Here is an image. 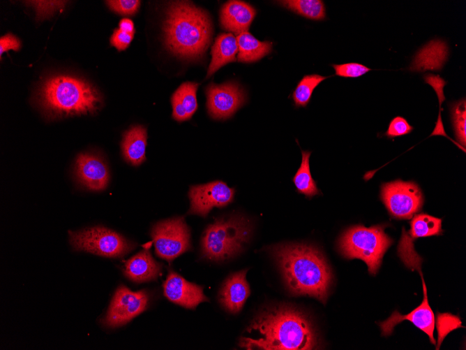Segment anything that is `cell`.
Instances as JSON below:
<instances>
[{"mask_svg":"<svg viewBox=\"0 0 466 350\" xmlns=\"http://www.w3.org/2000/svg\"><path fill=\"white\" fill-rule=\"evenodd\" d=\"M70 242L77 250L107 257H121L135 245L121 234L103 226L69 231Z\"/></svg>","mask_w":466,"mask_h":350,"instance_id":"52a82bcc","label":"cell"},{"mask_svg":"<svg viewBox=\"0 0 466 350\" xmlns=\"http://www.w3.org/2000/svg\"><path fill=\"white\" fill-rule=\"evenodd\" d=\"M421 274L423 298L419 306L413 309L411 312L407 314H401L398 311H394L391 315L385 321L379 322L378 324L382 330V335L384 336L390 335L393 331L394 327L404 320L411 321L416 327L426 333L432 344H435L436 342L433 337V331L435 328V315L430 307L426 286L423 277L421 272Z\"/></svg>","mask_w":466,"mask_h":350,"instance_id":"5bb4252c","label":"cell"},{"mask_svg":"<svg viewBox=\"0 0 466 350\" xmlns=\"http://www.w3.org/2000/svg\"><path fill=\"white\" fill-rule=\"evenodd\" d=\"M133 36L134 34H130L120 29H116L110 37V44L119 51L124 50L129 46L133 39Z\"/></svg>","mask_w":466,"mask_h":350,"instance_id":"d6a6232c","label":"cell"},{"mask_svg":"<svg viewBox=\"0 0 466 350\" xmlns=\"http://www.w3.org/2000/svg\"><path fill=\"white\" fill-rule=\"evenodd\" d=\"M146 138V130L140 125L134 126L125 132L121 142V150L128 163L139 166L145 160Z\"/></svg>","mask_w":466,"mask_h":350,"instance_id":"44dd1931","label":"cell"},{"mask_svg":"<svg viewBox=\"0 0 466 350\" xmlns=\"http://www.w3.org/2000/svg\"><path fill=\"white\" fill-rule=\"evenodd\" d=\"M207 110L216 119L231 117L246 101L244 91L235 82L209 84L206 88Z\"/></svg>","mask_w":466,"mask_h":350,"instance_id":"4fadbf2b","label":"cell"},{"mask_svg":"<svg viewBox=\"0 0 466 350\" xmlns=\"http://www.w3.org/2000/svg\"><path fill=\"white\" fill-rule=\"evenodd\" d=\"M161 271V265L156 262L147 249L142 250L129 258L124 265V274L135 282L155 279Z\"/></svg>","mask_w":466,"mask_h":350,"instance_id":"d6986e66","label":"cell"},{"mask_svg":"<svg viewBox=\"0 0 466 350\" xmlns=\"http://www.w3.org/2000/svg\"><path fill=\"white\" fill-rule=\"evenodd\" d=\"M248 330H255L260 336L241 338L239 345L246 349L310 350L318 344L312 321L292 305H275L260 311Z\"/></svg>","mask_w":466,"mask_h":350,"instance_id":"6da1fadb","label":"cell"},{"mask_svg":"<svg viewBox=\"0 0 466 350\" xmlns=\"http://www.w3.org/2000/svg\"><path fill=\"white\" fill-rule=\"evenodd\" d=\"M413 129L404 117L397 116L391 119L384 135L388 138L402 136L411 133Z\"/></svg>","mask_w":466,"mask_h":350,"instance_id":"4dcf8cb0","label":"cell"},{"mask_svg":"<svg viewBox=\"0 0 466 350\" xmlns=\"http://www.w3.org/2000/svg\"><path fill=\"white\" fill-rule=\"evenodd\" d=\"M327 78L318 74L304 75L293 92L292 97L295 105L306 107L310 102L315 87Z\"/></svg>","mask_w":466,"mask_h":350,"instance_id":"484cf974","label":"cell"},{"mask_svg":"<svg viewBox=\"0 0 466 350\" xmlns=\"http://www.w3.org/2000/svg\"><path fill=\"white\" fill-rule=\"evenodd\" d=\"M279 3L287 9L313 20L326 18L325 5L320 0H285Z\"/></svg>","mask_w":466,"mask_h":350,"instance_id":"d4e9b609","label":"cell"},{"mask_svg":"<svg viewBox=\"0 0 466 350\" xmlns=\"http://www.w3.org/2000/svg\"><path fill=\"white\" fill-rule=\"evenodd\" d=\"M436 323L438 333L437 349H439L448 333L463 327L460 318L449 313H438Z\"/></svg>","mask_w":466,"mask_h":350,"instance_id":"83f0119b","label":"cell"},{"mask_svg":"<svg viewBox=\"0 0 466 350\" xmlns=\"http://www.w3.org/2000/svg\"><path fill=\"white\" fill-rule=\"evenodd\" d=\"M381 199L391 215L400 219H412L423 205L419 185L400 180L382 184Z\"/></svg>","mask_w":466,"mask_h":350,"instance_id":"9c48e42d","label":"cell"},{"mask_svg":"<svg viewBox=\"0 0 466 350\" xmlns=\"http://www.w3.org/2000/svg\"><path fill=\"white\" fill-rule=\"evenodd\" d=\"M455 137L465 151L466 145V103L465 99L452 103L450 108Z\"/></svg>","mask_w":466,"mask_h":350,"instance_id":"4316f807","label":"cell"},{"mask_svg":"<svg viewBox=\"0 0 466 350\" xmlns=\"http://www.w3.org/2000/svg\"><path fill=\"white\" fill-rule=\"evenodd\" d=\"M198 83L184 82L173 94L171 101L172 117L182 122L190 119L197 108L196 92Z\"/></svg>","mask_w":466,"mask_h":350,"instance_id":"ffe728a7","label":"cell"},{"mask_svg":"<svg viewBox=\"0 0 466 350\" xmlns=\"http://www.w3.org/2000/svg\"><path fill=\"white\" fill-rule=\"evenodd\" d=\"M151 235L156 254L168 261L191 248L190 229L182 217L156 223Z\"/></svg>","mask_w":466,"mask_h":350,"instance_id":"ba28073f","label":"cell"},{"mask_svg":"<svg viewBox=\"0 0 466 350\" xmlns=\"http://www.w3.org/2000/svg\"><path fill=\"white\" fill-rule=\"evenodd\" d=\"M442 219L421 213L414 216L410 221V230L404 228L398 246V254L404 264L411 270L421 271L422 258L414 249L413 242L419 238L442 234Z\"/></svg>","mask_w":466,"mask_h":350,"instance_id":"30bf717a","label":"cell"},{"mask_svg":"<svg viewBox=\"0 0 466 350\" xmlns=\"http://www.w3.org/2000/svg\"><path fill=\"white\" fill-rule=\"evenodd\" d=\"M75 171L78 182L89 190H103L110 180L107 166L96 154H79L75 161Z\"/></svg>","mask_w":466,"mask_h":350,"instance_id":"9a60e30c","label":"cell"},{"mask_svg":"<svg viewBox=\"0 0 466 350\" xmlns=\"http://www.w3.org/2000/svg\"><path fill=\"white\" fill-rule=\"evenodd\" d=\"M164 41L176 56L200 59L211 41L213 29L209 14L188 1H174L163 24Z\"/></svg>","mask_w":466,"mask_h":350,"instance_id":"3957f363","label":"cell"},{"mask_svg":"<svg viewBox=\"0 0 466 350\" xmlns=\"http://www.w3.org/2000/svg\"><path fill=\"white\" fill-rule=\"evenodd\" d=\"M238 51L236 37L231 33L219 34L212 46V59L208 68L207 78L224 65L235 61Z\"/></svg>","mask_w":466,"mask_h":350,"instance_id":"7402d4cb","label":"cell"},{"mask_svg":"<svg viewBox=\"0 0 466 350\" xmlns=\"http://www.w3.org/2000/svg\"><path fill=\"white\" fill-rule=\"evenodd\" d=\"M119 29L130 34L135 33L134 24L132 20L128 18L121 19L119 23Z\"/></svg>","mask_w":466,"mask_h":350,"instance_id":"e575fe53","label":"cell"},{"mask_svg":"<svg viewBox=\"0 0 466 350\" xmlns=\"http://www.w3.org/2000/svg\"><path fill=\"white\" fill-rule=\"evenodd\" d=\"M149 300L146 291L135 292L121 285L115 291L103 321L112 328L126 324L147 308Z\"/></svg>","mask_w":466,"mask_h":350,"instance_id":"8fae6325","label":"cell"},{"mask_svg":"<svg viewBox=\"0 0 466 350\" xmlns=\"http://www.w3.org/2000/svg\"><path fill=\"white\" fill-rule=\"evenodd\" d=\"M235 191L222 181H214L190 188V207L188 213L206 217L214 207H222L234 200Z\"/></svg>","mask_w":466,"mask_h":350,"instance_id":"7c38bea8","label":"cell"},{"mask_svg":"<svg viewBox=\"0 0 466 350\" xmlns=\"http://www.w3.org/2000/svg\"><path fill=\"white\" fill-rule=\"evenodd\" d=\"M38 101L53 117L96 112L102 103L98 91L84 80L67 75L51 76L42 83Z\"/></svg>","mask_w":466,"mask_h":350,"instance_id":"277c9868","label":"cell"},{"mask_svg":"<svg viewBox=\"0 0 466 350\" xmlns=\"http://www.w3.org/2000/svg\"><path fill=\"white\" fill-rule=\"evenodd\" d=\"M384 227L356 225L347 228L338 242L340 253L347 259L363 261L369 273L376 274L386 251L393 243V240L385 233Z\"/></svg>","mask_w":466,"mask_h":350,"instance_id":"8992f818","label":"cell"},{"mask_svg":"<svg viewBox=\"0 0 466 350\" xmlns=\"http://www.w3.org/2000/svg\"><path fill=\"white\" fill-rule=\"evenodd\" d=\"M302 159L300 167L293 177V182L299 193L304 194L310 198L320 194L317 189L316 182L312 177L309 159L311 152L309 151H301Z\"/></svg>","mask_w":466,"mask_h":350,"instance_id":"cb8c5ba5","label":"cell"},{"mask_svg":"<svg viewBox=\"0 0 466 350\" xmlns=\"http://www.w3.org/2000/svg\"><path fill=\"white\" fill-rule=\"evenodd\" d=\"M336 75L343 78H358L371 71V68L359 63L332 64Z\"/></svg>","mask_w":466,"mask_h":350,"instance_id":"f546056e","label":"cell"},{"mask_svg":"<svg viewBox=\"0 0 466 350\" xmlns=\"http://www.w3.org/2000/svg\"><path fill=\"white\" fill-rule=\"evenodd\" d=\"M163 291L168 300L188 309H195L200 302L209 300L202 286L188 282L172 270L163 284Z\"/></svg>","mask_w":466,"mask_h":350,"instance_id":"2e32d148","label":"cell"},{"mask_svg":"<svg viewBox=\"0 0 466 350\" xmlns=\"http://www.w3.org/2000/svg\"><path fill=\"white\" fill-rule=\"evenodd\" d=\"M20 40L11 34H8L5 36L1 37L0 39V54L1 56L2 54L9 50H13L15 51L19 50L20 48Z\"/></svg>","mask_w":466,"mask_h":350,"instance_id":"836d02e7","label":"cell"},{"mask_svg":"<svg viewBox=\"0 0 466 350\" xmlns=\"http://www.w3.org/2000/svg\"><path fill=\"white\" fill-rule=\"evenodd\" d=\"M237 59L240 62H254L269 54L272 50V43L260 41L248 31L237 35Z\"/></svg>","mask_w":466,"mask_h":350,"instance_id":"603a6c76","label":"cell"},{"mask_svg":"<svg viewBox=\"0 0 466 350\" xmlns=\"http://www.w3.org/2000/svg\"><path fill=\"white\" fill-rule=\"evenodd\" d=\"M289 291L308 296L325 303L333 281L323 254L304 243L281 244L270 248Z\"/></svg>","mask_w":466,"mask_h":350,"instance_id":"7a4b0ae2","label":"cell"},{"mask_svg":"<svg viewBox=\"0 0 466 350\" xmlns=\"http://www.w3.org/2000/svg\"><path fill=\"white\" fill-rule=\"evenodd\" d=\"M110 8L121 15H132L138 10L140 1L137 0H116L106 1Z\"/></svg>","mask_w":466,"mask_h":350,"instance_id":"1f68e13d","label":"cell"},{"mask_svg":"<svg viewBox=\"0 0 466 350\" xmlns=\"http://www.w3.org/2000/svg\"><path fill=\"white\" fill-rule=\"evenodd\" d=\"M256 15L250 4L241 1H229L221 8L220 21L226 31L239 34L247 31Z\"/></svg>","mask_w":466,"mask_h":350,"instance_id":"ac0fdd59","label":"cell"},{"mask_svg":"<svg viewBox=\"0 0 466 350\" xmlns=\"http://www.w3.org/2000/svg\"><path fill=\"white\" fill-rule=\"evenodd\" d=\"M246 270L230 275L223 282L218 294L221 305L229 312H240L250 294L246 279Z\"/></svg>","mask_w":466,"mask_h":350,"instance_id":"e0dca14e","label":"cell"},{"mask_svg":"<svg viewBox=\"0 0 466 350\" xmlns=\"http://www.w3.org/2000/svg\"><path fill=\"white\" fill-rule=\"evenodd\" d=\"M27 2L36 10V19L38 20L50 17L56 11L63 8L66 3L64 1H31Z\"/></svg>","mask_w":466,"mask_h":350,"instance_id":"f1b7e54d","label":"cell"},{"mask_svg":"<svg viewBox=\"0 0 466 350\" xmlns=\"http://www.w3.org/2000/svg\"><path fill=\"white\" fill-rule=\"evenodd\" d=\"M251 225L241 215L216 220L204 231L202 241V256L211 261H220L239 254L251 237Z\"/></svg>","mask_w":466,"mask_h":350,"instance_id":"5b68a950","label":"cell"}]
</instances>
